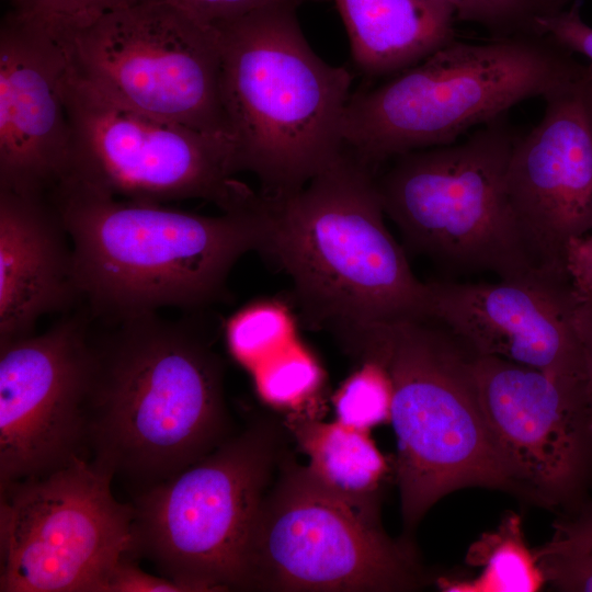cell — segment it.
I'll list each match as a JSON object with an SVG mask.
<instances>
[{"mask_svg":"<svg viewBox=\"0 0 592 592\" xmlns=\"http://www.w3.org/2000/svg\"><path fill=\"white\" fill-rule=\"evenodd\" d=\"M47 197L71 241L79 295L119 321L216 301L235 263L265 250L271 214L263 196L217 216L121 200L70 179Z\"/></svg>","mask_w":592,"mask_h":592,"instance_id":"1","label":"cell"},{"mask_svg":"<svg viewBox=\"0 0 592 592\" xmlns=\"http://www.w3.org/2000/svg\"><path fill=\"white\" fill-rule=\"evenodd\" d=\"M119 323L94 341L89 454L141 490L228 437L224 374L212 346L186 326L156 314Z\"/></svg>","mask_w":592,"mask_h":592,"instance_id":"2","label":"cell"},{"mask_svg":"<svg viewBox=\"0 0 592 592\" xmlns=\"http://www.w3.org/2000/svg\"><path fill=\"white\" fill-rule=\"evenodd\" d=\"M267 202L264 253L286 271L312 325L339 337L428 319V283L386 226L375 170L348 148L299 191Z\"/></svg>","mask_w":592,"mask_h":592,"instance_id":"3","label":"cell"},{"mask_svg":"<svg viewBox=\"0 0 592 592\" xmlns=\"http://www.w3.org/2000/svg\"><path fill=\"white\" fill-rule=\"evenodd\" d=\"M295 10L265 8L214 26L237 169L267 200L296 193L344 149L352 76L314 52Z\"/></svg>","mask_w":592,"mask_h":592,"instance_id":"4","label":"cell"},{"mask_svg":"<svg viewBox=\"0 0 592 592\" xmlns=\"http://www.w3.org/2000/svg\"><path fill=\"white\" fill-rule=\"evenodd\" d=\"M343 346L382 365L390 379V422L406 536L444 496L467 487L512 493L516 486L491 439L473 371L474 354L432 319L375 323Z\"/></svg>","mask_w":592,"mask_h":592,"instance_id":"5","label":"cell"},{"mask_svg":"<svg viewBox=\"0 0 592 592\" xmlns=\"http://www.w3.org/2000/svg\"><path fill=\"white\" fill-rule=\"evenodd\" d=\"M589 65L545 36L456 38L383 83L351 94L344 147L376 171L406 152L455 143L533 98L580 86Z\"/></svg>","mask_w":592,"mask_h":592,"instance_id":"6","label":"cell"},{"mask_svg":"<svg viewBox=\"0 0 592 592\" xmlns=\"http://www.w3.org/2000/svg\"><path fill=\"white\" fill-rule=\"evenodd\" d=\"M517 136L505 114L459 143L390 160L376 182L408 249L453 273L545 275L530 257L506 192Z\"/></svg>","mask_w":592,"mask_h":592,"instance_id":"7","label":"cell"},{"mask_svg":"<svg viewBox=\"0 0 592 592\" xmlns=\"http://www.w3.org/2000/svg\"><path fill=\"white\" fill-rule=\"evenodd\" d=\"M284 432L258 419L132 502L136 555L189 591L248 590V554Z\"/></svg>","mask_w":592,"mask_h":592,"instance_id":"8","label":"cell"},{"mask_svg":"<svg viewBox=\"0 0 592 592\" xmlns=\"http://www.w3.org/2000/svg\"><path fill=\"white\" fill-rule=\"evenodd\" d=\"M378 502L356 501L281 462L250 542L248 590L413 591L430 577L409 540L390 538Z\"/></svg>","mask_w":592,"mask_h":592,"instance_id":"9","label":"cell"},{"mask_svg":"<svg viewBox=\"0 0 592 592\" xmlns=\"http://www.w3.org/2000/svg\"><path fill=\"white\" fill-rule=\"evenodd\" d=\"M64 93L72 138L62 180L121 200L166 204L197 198L224 212L260 200V193L235 179L230 137L124 105L78 75L71 64Z\"/></svg>","mask_w":592,"mask_h":592,"instance_id":"10","label":"cell"},{"mask_svg":"<svg viewBox=\"0 0 592 592\" xmlns=\"http://www.w3.org/2000/svg\"><path fill=\"white\" fill-rule=\"evenodd\" d=\"M48 30L75 71L115 101L230 137L216 27L173 4L138 0L79 26Z\"/></svg>","mask_w":592,"mask_h":592,"instance_id":"11","label":"cell"},{"mask_svg":"<svg viewBox=\"0 0 592 592\" xmlns=\"http://www.w3.org/2000/svg\"><path fill=\"white\" fill-rule=\"evenodd\" d=\"M89 458L1 486L0 591L104 592L136 557L132 503Z\"/></svg>","mask_w":592,"mask_h":592,"instance_id":"12","label":"cell"},{"mask_svg":"<svg viewBox=\"0 0 592 592\" xmlns=\"http://www.w3.org/2000/svg\"><path fill=\"white\" fill-rule=\"evenodd\" d=\"M479 401L497 452L524 501L562 513L592 489V429L579 382L474 355Z\"/></svg>","mask_w":592,"mask_h":592,"instance_id":"13","label":"cell"},{"mask_svg":"<svg viewBox=\"0 0 592 592\" xmlns=\"http://www.w3.org/2000/svg\"><path fill=\"white\" fill-rule=\"evenodd\" d=\"M93 368L94 341L75 318L0 343V485L88 458Z\"/></svg>","mask_w":592,"mask_h":592,"instance_id":"14","label":"cell"},{"mask_svg":"<svg viewBox=\"0 0 592 592\" xmlns=\"http://www.w3.org/2000/svg\"><path fill=\"white\" fill-rule=\"evenodd\" d=\"M582 84L545 98L540 121L517 136L506 192L535 267L568 284L563 252L592 230V122Z\"/></svg>","mask_w":592,"mask_h":592,"instance_id":"15","label":"cell"},{"mask_svg":"<svg viewBox=\"0 0 592 592\" xmlns=\"http://www.w3.org/2000/svg\"><path fill=\"white\" fill-rule=\"evenodd\" d=\"M70 67L59 39L10 10L0 25V190L45 195L66 177L71 127L65 103Z\"/></svg>","mask_w":592,"mask_h":592,"instance_id":"16","label":"cell"},{"mask_svg":"<svg viewBox=\"0 0 592 592\" xmlns=\"http://www.w3.org/2000/svg\"><path fill=\"white\" fill-rule=\"evenodd\" d=\"M429 311L474 355L497 356L550 376L580 380L574 304L566 283L521 280L428 282Z\"/></svg>","mask_w":592,"mask_h":592,"instance_id":"17","label":"cell"},{"mask_svg":"<svg viewBox=\"0 0 592 592\" xmlns=\"http://www.w3.org/2000/svg\"><path fill=\"white\" fill-rule=\"evenodd\" d=\"M66 236L47 196L0 190V343L79 296Z\"/></svg>","mask_w":592,"mask_h":592,"instance_id":"18","label":"cell"},{"mask_svg":"<svg viewBox=\"0 0 592 592\" xmlns=\"http://www.w3.org/2000/svg\"><path fill=\"white\" fill-rule=\"evenodd\" d=\"M352 58L371 78L391 77L455 39L453 10L441 0H334Z\"/></svg>","mask_w":592,"mask_h":592,"instance_id":"19","label":"cell"},{"mask_svg":"<svg viewBox=\"0 0 592 592\" xmlns=\"http://www.w3.org/2000/svg\"><path fill=\"white\" fill-rule=\"evenodd\" d=\"M285 425L309 457L306 467L318 482L356 501L379 502L388 464L368 431L304 415H293Z\"/></svg>","mask_w":592,"mask_h":592,"instance_id":"20","label":"cell"},{"mask_svg":"<svg viewBox=\"0 0 592 592\" xmlns=\"http://www.w3.org/2000/svg\"><path fill=\"white\" fill-rule=\"evenodd\" d=\"M466 562L481 569L475 579L441 577L439 587L462 592H533L546 584L516 513L508 512L494 531L482 534L470 546Z\"/></svg>","mask_w":592,"mask_h":592,"instance_id":"21","label":"cell"},{"mask_svg":"<svg viewBox=\"0 0 592 592\" xmlns=\"http://www.w3.org/2000/svg\"><path fill=\"white\" fill-rule=\"evenodd\" d=\"M291 334L292 323L285 308L270 301L246 308L227 329L232 354L249 366H259L285 349Z\"/></svg>","mask_w":592,"mask_h":592,"instance_id":"22","label":"cell"},{"mask_svg":"<svg viewBox=\"0 0 592 592\" xmlns=\"http://www.w3.org/2000/svg\"><path fill=\"white\" fill-rule=\"evenodd\" d=\"M392 390L386 369L375 362H362L334 396L337 420L368 431L390 420Z\"/></svg>","mask_w":592,"mask_h":592,"instance_id":"23","label":"cell"},{"mask_svg":"<svg viewBox=\"0 0 592 592\" xmlns=\"http://www.w3.org/2000/svg\"><path fill=\"white\" fill-rule=\"evenodd\" d=\"M321 383V369L303 349L285 348L258 366L257 385L262 398L277 407L295 408Z\"/></svg>","mask_w":592,"mask_h":592,"instance_id":"24","label":"cell"},{"mask_svg":"<svg viewBox=\"0 0 592 592\" xmlns=\"http://www.w3.org/2000/svg\"><path fill=\"white\" fill-rule=\"evenodd\" d=\"M456 21L475 23L493 37L538 35L536 21L545 14L536 0H441Z\"/></svg>","mask_w":592,"mask_h":592,"instance_id":"25","label":"cell"},{"mask_svg":"<svg viewBox=\"0 0 592 592\" xmlns=\"http://www.w3.org/2000/svg\"><path fill=\"white\" fill-rule=\"evenodd\" d=\"M11 10L57 30L86 24L135 0H3Z\"/></svg>","mask_w":592,"mask_h":592,"instance_id":"26","label":"cell"},{"mask_svg":"<svg viewBox=\"0 0 592 592\" xmlns=\"http://www.w3.org/2000/svg\"><path fill=\"white\" fill-rule=\"evenodd\" d=\"M546 584L565 592H592V549H534Z\"/></svg>","mask_w":592,"mask_h":592,"instance_id":"27","label":"cell"},{"mask_svg":"<svg viewBox=\"0 0 592 592\" xmlns=\"http://www.w3.org/2000/svg\"><path fill=\"white\" fill-rule=\"evenodd\" d=\"M537 33L571 54H579L592 67V26L581 16L580 3L573 1L566 9L543 14L536 21Z\"/></svg>","mask_w":592,"mask_h":592,"instance_id":"28","label":"cell"},{"mask_svg":"<svg viewBox=\"0 0 592 592\" xmlns=\"http://www.w3.org/2000/svg\"><path fill=\"white\" fill-rule=\"evenodd\" d=\"M138 1V0H135ZM175 5L195 20L210 26L277 5H295L306 0H151Z\"/></svg>","mask_w":592,"mask_h":592,"instance_id":"29","label":"cell"},{"mask_svg":"<svg viewBox=\"0 0 592 592\" xmlns=\"http://www.w3.org/2000/svg\"><path fill=\"white\" fill-rule=\"evenodd\" d=\"M563 267L573 304H592V230L568 241Z\"/></svg>","mask_w":592,"mask_h":592,"instance_id":"30","label":"cell"},{"mask_svg":"<svg viewBox=\"0 0 592 592\" xmlns=\"http://www.w3.org/2000/svg\"><path fill=\"white\" fill-rule=\"evenodd\" d=\"M554 535L544 544L551 549H592V500L589 498L576 508L559 513L553 524Z\"/></svg>","mask_w":592,"mask_h":592,"instance_id":"31","label":"cell"},{"mask_svg":"<svg viewBox=\"0 0 592 592\" xmlns=\"http://www.w3.org/2000/svg\"><path fill=\"white\" fill-rule=\"evenodd\" d=\"M124 558L111 573L104 592H183L185 585L164 576H153L141 570L133 560Z\"/></svg>","mask_w":592,"mask_h":592,"instance_id":"32","label":"cell"},{"mask_svg":"<svg viewBox=\"0 0 592 592\" xmlns=\"http://www.w3.org/2000/svg\"><path fill=\"white\" fill-rule=\"evenodd\" d=\"M572 320L581 352L579 387L592 429V304L574 305Z\"/></svg>","mask_w":592,"mask_h":592,"instance_id":"33","label":"cell"},{"mask_svg":"<svg viewBox=\"0 0 592 592\" xmlns=\"http://www.w3.org/2000/svg\"><path fill=\"white\" fill-rule=\"evenodd\" d=\"M582 101L592 122V67L582 86Z\"/></svg>","mask_w":592,"mask_h":592,"instance_id":"34","label":"cell"},{"mask_svg":"<svg viewBox=\"0 0 592 592\" xmlns=\"http://www.w3.org/2000/svg\"><path fill=\"white\" fill-rule=\"evenodd\" d=\"M545 14L561 11L570 5L573 0H536Z\"/></svg>","mask_w":592,"mask_h":592,"instance_id":"35","label":"cell"}]
</instances>
